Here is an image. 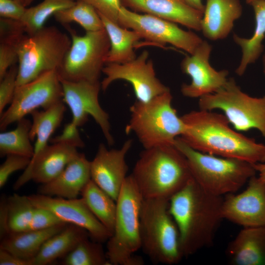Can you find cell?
Listing matches in <instances>:
<instances>
[{
    "instance_id": "obj_43",
    "label": "cell",
    "mask_w": 265,
    "mask_h": 265,
    "mask_svg": "<svg viewBox=\"0 0 265 265\" xmlns=\"http://www.w3.org/2000/svg\"><path fill=\"white\" fill-rule=\"evenodd\" d=\"M0 265H33L32 260L22 259L0 248Z\"/></svg>"
},
{
    "instance_id": "obj_40",
    "label": "cell",
    "mask_w": 265,
    "mask_h": 265,
    "mask_svg": "<svg viewBox=\"0 0 265 265\" xmlns=\"http://www.w3.org/2000/svg\"><path fill=\"white\" fill-rule=\"evenodd\" d=\"M100 14L118 24L119 12L122 4L121 0H83Z\"/></svg>"
},
{
    "instance_id": "obj_37",
    "label": "cell",
    "mask_w": 265,
    "mask_h": 265,
    "mask_svg": "<svg viewBox=\"0 0 265 265\" xmlns=\"http://www.w3.org/2000/svg\"><path fill=\"white\" fill-rule=\"evenodd\" d=\"M63 223L50 210L34 206L28 230L46 229Z\"/></svg>"
},
{
    "instance_id": "obj_36",
    "label": "cell",
    "mask_w": 265,
    "mask_h": 265,
    "mask_svg": "<svg viewBox=\"0 0 265 265\" xmlns=\"http://www.w3.org/2000/svg\"><path fill=\"white\" fill-rule=\"evenodd\" d=\"M31 158L18 155H8L0 166V188H2L9 177L14 172L25 169L29 165Z\"/></svg>"
},
{
    "instance_id": "obj_22",
    "label": "cell",
    "mask_w": 265,
    "mask_h": 265,
    "mask_svg": "<svg viewBox=\"0 0 265 265\" xmlns=\"http://www.w3.org/2000/svg\"><path fill=\"white\" fill-rule=\"evenodd\" d=\"M242 13L239 0H207L201 22L203 35L211 40L226 38Z\"/></svg>"
},
{
    "instance_id": "obj_33",
    "label": "cell",
    "mask_w": 265,
    "mask_h": 265,
    "mask_svg": "<svg viewBox=\"0 0 265 265\" xmlns=\"http://www.w3.org/2000/svg\"><path fill=\"white\" fill-rule=\"evenodd\" d=\"M6 205L9 234L28 230L34 206L28 196L14 193L6 198Z\"/></svg>"
},
{
    "instance_id": "obj_48",
    "label": "cell",
    "mask_w": 265,
    "mask_h": 265,
    "mask_svg": "<svg viewBox=\"0 0 265 265\" xmlns=\"http://www.w3.org/2000/svg\"><path fill=\"white\" fill-rule=\"evenodd\" d=\"M263 71L265 77V51L264 52L262 57Z\"/></svg>"
},
{
    "instance_id": "obj_17",
    "label": "cell",
    "mask_w": 265,
    "mask_h": 265,
    "mask_svg": "<svg viewBox=\"0 0 265 265\" xmlns=\"http://www.w3.org/2000/svg\"><path fill=\"white\" fill-rule=\"evenodd\" d=\"M223 198L222 215L243 227L265 225V184L256 175L239 194L231 193Z\"/></svg>"
},
{
    "instance_id": "obj_9",
    "label": "cell",
    "mask_w": 265,
    "mask_h": 265,
    "mask_svg": "<svg viewBox=\"0 0 265 265\" xmlns=\"http://www.w3.org/2000/svg\"><path fill=\"white\" fill-rule=\"evenodd\" d=\"M71 44L57 70L60 79L70 81H99L110 44L105 29L78 35L68 25Z\"/></svg>"
},
{
    "instance_id": "obj_42",
    "label": "cell",
    "mask_w": 265,
    "mask_h": 265,
    "mask_svg": "<svg viewBox=\"0 0 265 265\" xmlns=\"http://www.w3.org/2000/svg\"><path fill=\"white\" fill-rule=\"evenodd\" d=\"M26 7L13 0H0V16L21 21Z\"/></svg>"
},
{
    "instance_id": "obj_34",
    "label": "cell",
    "mask_w": 265,
    "mask_h": 265,
    "mask_svg": "<svg viewBox=\"0 0 265 265\" xmlns=\"http://www.w3.org/2000/svg\"><path fill=\"white\" fill-rule=\"evenodd\" d=\"M87 238L80 241L64 257V265H111L102 243Z\"/></svg>"
},
{
    "instance_id": "obj_19",
    "label": "cell",
    "mask_w": 265,
    "mask_h": 265,
    "mask_svg": "<svg viewBox=\"0 0 265 265\" xmlns=\"http://www.w3.org/2000/svg\"><path fill=\"white\" fill-rule=\"evenodd\" d=\"M77 148L63 143H52L34 155L13 185L18 190L30 181L47 183L58 176L78 154Z\"/></svg>"
},
{
    "instance_id": "obj_14",
    "label": "cell",
    "mask_w": 265,
    "mask_h": 265,
    "mask_svg": "<svg viewBox=\"0 0 265 265\" xmlns=\"http://www.w3.org/2000/svg\"><path fill=\"white\" fill-rule=\"evenodd\" d=\"M63 93V101L69 107L72 121L78 127L84 125L91 116L99 126L107 144L114 143L110 132L108 113L101 106L99 93L101 88L100 81H70L60 79Z\"/></svg>"
},
{
    "instance_id": "obj_26",
    "label": "cell",
    "mask_w": 265,
    "mask_h": 265,
    "mask_svg": "<svg viewBox=\"0 0 265 265\" xmlns=\"http://www.w3.org/2000/svg\"><path fill=\"white\" fill-rule=\"evenodd\" d=\"M255 14L256 26L250 38L234 34V42L241 48L242 55L236 73L242 76L248 66L255 63L264 51L263 41L265 38V0H255L250 3Z\"/></svg>"
},
{
    "instance_id": "obj_29",
    "label": "cell",
    "mask_w": 265,
    "mask_h": 265,
    "mask_svg": "<svg viewBox=\"0 0 265 265\" xmlns=\"http://www.w3.org/2000/svg\"><path fill=\"white\" fill-rule=\"evenodd\" d=\"M80 195L88 208L112 235L116 213V202L91 179Z\"/></svg>"
},
{
    "instance_id": "obj_28",
    "label": "cell",
    "mask_w": 265,
    "mask_h": 265,
    "mask_svg": "<svg viewBox=\"0 0 265 265\" xmlns=\"http://www.w3.org/2000/svg\"><path fill=\"white\" fill-rule=\"evenodd\" d=\"M65 110L62 101L46 109L41 111L37 109L30 113L32 122L30 138L31 141L36 138L34 145L33 156L48 145V142L52 135L63 120Z\"/></svg>"
},
{
    "instance_id": "obj_24",
    "label": "cell",
    "mask_w": 265,
    "mask_h": 265,
    "mask_svg": "<svg viewBox=\"0 0 265 265\" xmlns=\"http://www.w3.org/2000/svg\"><path fill=\"white\" fill-rule=\"evenodd\" d=\"M67 224L63 223L46 229L10 233L1 239L0 248L22 259L32 260L45 242Z\"/></svg>"
},
{
    "instance_id": "obj_3",
    "label": "cell",
    "mask_w": 265,
    "mask_h": 265,
    "mask_svg": "<svg viewBox=\"0 0 265 265\" xmlns=\"http://www.w3.org/2000/svg\"><path fill=\"white\" fill-rule=\"evenodd\" d=\"M131 175L143 199L169 200L193 178L186 157L174 145L145 149Z\"/></svg>"
},
{
    "instance_id": "obj_4",
    "label": "cell",
    "mask_w": 265,
    "mask_h": 265,
    "mask_svg": "<svg viewBox=\"0 0 265 265\" xmlns=\"http://www.w3.org/2000/svg\"><path fill=\"white\" fill-rule=\"evenodd\" d=\"M174 145L186 157L193 179L214 195L223 197L235 193L257 173L252 163L199 152L189 146L180 136L176 138Z\"/></svg>"
},
{
    "instance_id": "obj_39",
    "label": "cell",
    "mask_w": 265,
    "mask_h": 265,
    "mask_svg": "<svg viewBox=\"0 0 265 265\" xmlns=\"http://www.w3.org/2000/svg\"><path fill=\"white\" fill-rule=\"evenodd\" d=\"M19 44L8 42H0V80L11 66L18 64Z\"/></svg>"
},
{
    "instance_id": "obj_8",
    "label": "cell",
    "mask_w": 265,
    "mask_h": 265,
    "mask_svg": "<svg viewBox=\"0 0 265 265\" xmlns=\"http://www.w3.org/2000/svg\"><path fill=\"white\" fill-rule=\"evenodd\" d=\"M71 44V37L53 26H44L32 35L26 34L18 47L17 86L57 71Z\"/></svg>"
},
{
    "instance_id": "obj_31",
    "label": "cell",
    "mask_w": 265,
    "mask_h": 265,
    "mask_svg": "<svg viewBox=\"0 0 265 265\" xmlns=\"http://www.w3.org/2000/svg\"><path fill=\"white\" fill-rule=\"evenodd\" d=\"M53 16L55 20L63 25L72 22L77 23L86 32L105 29L97 11L83 0H77L74 5L56 12Z\"/></svg>"
},
{
    "instance_id": "obj_25",
    "label": "cell",
    "mask_w": 265,
    "mask_h": 265,
    "mask_svg": "<svg viewBox=\"0 0 265 265\" xmlns=\"http://www.w3.org/2000/svg\"><path fill=\"white\" fill-rule=\"evenodd\" d=\"M90 237L88 232L77 225L68 224L60 232L49 238L32 259L33 265H46L64 257L80 241Z\"/></svg>"
},
{
    "instance_id": "obj_6",
    "label": "cell",
    "mask_w": 265,
    "mask_h": 265,
    "mask_svg": "<svg viewBox=\"0 0 265 265\" xmlns=\"http://www.w3.org/2000/svg\"><path fill=\"white\" fill-rule=\"evenodd\" d=\"M172 98L169 91L147 102L135 101L130 108L126 133H134L144 149L174 145L184 132L185 124L172 106Z\"/></svg>"
},
{
    "instance_id": "obj_47",
    "label": "cell",
    "mask_w": 265,
    "mask_h": 265,
    "mask_svg": "<svg viewBox=\"0 0 265 265\" xmlns=\"http://www.w3.org/2000/svg\"><path fill=\"white\" fill-rule=\"evenodd\" d=\"M23 6H25V7H26L27 6H29L33 1L34 0H13Z\"/></svg>"
},
{
    "instance_id": "obj_1",
    "label": "cell",
    "mask_w": 265,
    "mask_h": 265,
    "mask_svg": "<svg viewBox=\"0 0 265 265\" xmlns=\"http://www.w3.org/2000/svg\"><path fill=\"white\" fill-rule=\"evenodd\" d=\"M181 118L185 131L180 137L192 148L252 164L265 162V145L232 129L224 114L199 109Z\"/></svg>"
},
{
    "instance_id": "obj_46",
    "label": "cell",
    "mask_w": 265,
    "mask_h": 265,
    "mask_svg": "<svg viewBox=\"0 0 265 265\" xmlns=\"http://www.w3.org/2000/svg\"><path fill=\"white\" fill-rule=\"evenodd\" d=\"M192 7L204 13L205 6L203 5L201 0H184Z\"/></svg>"
},
{
    "instance_id": "obj_18",
    "label": "cell",
    "mask_w": 265,
    "mask_h": 265,
    "mask_svg": "<svg viewBox=\"0 0 265 265\" xmlns=\"http://www.w3.org/2000/svg\"><path fill=\"white\" fill-rule=\"evenodd\" d=\"M132 145V140L128 139L121 148L108 150L101 143L90 161L91 179L115 201L127 177L126 156Z\"/></svg>"
},
{
    "instance_id": "obj_41",
    "label": "cell",
    "mask_w": 265,
    "mask_h": 265,
    "mask_svg": "<svg viewBox=\"0 0 265 265\" xmlns=\"http://www.w3.org/2000/svg\"><path fill=\"white\" fill-rule=\"evenodd\" d=\"M78 127L71 122L66 124L61 133L51 138V143H63L78 148L84 146V143L79 133Z\"/></svg>"
},
{
    "instance_id": "obj_21",
    "label": "cell",
    "mask_w": 265,
    "mask_h": 265,
    "mask_svg": "<svg viewBox=\"0 0 265 265\" xmlns=\"http://www.w3.org/2000/svg\"><path fill=\"white\" fill-rule=\"evenodd\" d=\"M91 179L90 161L84 154L79 153L58 176L41 184L38 193L66 199L77 198Z\"/></svg>"
},
{
    "instance_id": "obj_15",
    "label": "cell",
    "mask_w": 265,
    "mask_h": 265,
    "mask_svg": "<svg viewBox=\"0 0 265 265\" xmlns=\"http://www.w3.org/2000/svg\"><path fill=\"white\" fill-rule=\"evenodd\" d=\"M212 50L211 45L203 40L193 54L182 60L181 70L191 79L190 83H184L181 86V91L184 96L199 98L217 91L226 83L229 71H216L210 64Z\"/></svg>"
},
{
    "instance_id": "obj_32",
    "label": "cell",
    "mask_w": 265,
    "mask_h": 265,
    "mask_svg": "<svg viewBox=\"0 0 265 265\" xmlns=\"http://www.w3.org/2000/svg\"><path fill=\"white\" fill-rule=\"evenodd\" d=\"M74 0H44L39 4L26 8L20 21L27 35H32L44 27L52 15L74 5Z\"/></svg>"
},
{
    "instance_id": "obj_27",
    "label": "cell",
    "mask_w": 265,
    "mask_h": 265,
    "mask_svg": "<svg viewBox=\"0 0 265 265\" xmlns=\"http://www.w3.org/2000/svg\"><path fill=\"white\" fill-rule=\"evenodd\" d=\"M98 13L101 18L110 44L106 58V64L125 63L134 59L136 56L134 48L141 38L140 35L134 30L124 28Z\"/></svg>"
},
{
    "instance_id": "obj_30",
    "label": "cell",
    "mask_w": 265,
    "mask_h": 265,
    "mask_svg": "<svg viewBox=\"0 0 265 265\" xmlns=\"http://www.w3.org/2000/svg\"><path fill=\"white\" fill-rule=\"evenodd\" d=\"M17 122L14 130L0 134V156L18 155L31 159L34 152L29 135L31 122L25 117Z\"/></svg>"
},
{
    "instance_id": "obj_12",
    "label": "cell",
    "mask_w": 265,
    "mask_h": 265,
    "mask_svg": "<svg viewBox=\"0 0 265 265\" xmlns=\"http://www.w3.org/2000/svg\"><path fill=\"white\" fill-rule=\"evenodd\" d=\"M118 23L124 28L134 30L141 38L152 43L170 44L190 54L194 53L203 41L194 32L184 30L173 22L150 14H139L123 5Z\"/></svg>"
},
{
    "instance_id": "obj_13",
    "label": "cell",
    "mask_w": 265,
    "mask_h": 265,
    "mask_svg": "<svg viewBox=\"0 0 265 265\" xmlns=\"http://www.w3.org/2000/svg\"><path fill=\"white\" fill-rule=\"evenodd\" d=\"M149 55L145 50L131 61L106 64L102 71L106 77L101 82V89L105 91L115 80H124L132 85L137 100L143 102L170 91L156 77Z\"/></svg>"
},
{
    "instance_id": "obj_2",
    "label": "cell",
    "mask_w": 265,
    "mask_h": 265,
    "mask_svg": "<svg viewBox=\"0 0 265 265\" xmlns=\"http://www.w3.org/2000/svg\"><path fill=\"white\" fill-rule=\"evenodd\" d=\"M222 196L211 194L192 178L170 199L169 211L180 234L184 257L211 246L223 219Z\"/></svg>"
},
{
    "instance_id": "obj_49",
    "label": "cell",
    "mask_w": 265,
    "mask_h": 265,
    "mask_svg": "<svg viewBox=\"0 0 265 265\" xmlns=\"http://www.w3.org/2000/svg\"><path fill=\"white\" fill-rule=\"evenodd\" d=\"M254 0H246V1L247 3L250 4V3Z\"/></svg>"
},
{
    "instance_id": "obj_7",
    "label": "cell",
    "mask_w": 265,
    "mask_h": 265,
    "mask_svg": "<svg viewBox=\"0 0 265 265\" xmlns=\"http://www.w3.org/2000/svg\"><path fill=\"white\" fill-rule=\"evenodd\" d=\"M169 200L143 199L140 214L141 248L154 262L178 263L184 257L177 225L169 211Z\"/></svg>"
},
{
    "instance_id": "obj_16",
    "label": "cell",
    "mask_w": 265,
    "mask_h": 265,
    "mask_svg": "<svg viewBox=\"0 0 265 265\" xmlns=\"http://www.w3.org/2000/svg\"><path fill=\"white\" fill-rule=\"evenodd\" d=\"M28 197L34 206L49 210L62 221L84 229L94 241L102 243L107 241L111 236L81 197L66 199L39 193Z\"/></svg>"
},
{
    "instance_id": "obj_45",
    "label": "cell",
    "mask_w": 265,
    "mask_h": 265,
    "mask_svg": "<svg viewBox=\"0 0 265 265\" xmlns=\"http://www.w3.org/2000/svg\"><path fill=\"white\" fill-rule=\"evenodd\" d=\"M252 164L257 172L259 173V177L265 184V162Z\"/></svg>"
},
{
    "instance_id": "obj_10",
    "label": "cell",
    "mask_w": 265,
    "mask_h": 265,
    "mask_svg": "<svg viewBox=\"0 0 265 265\" xmlns=\"http://www.w3.org/2000/svg\"><path fill=\"white\" fill-rule=\"evenodd\" d=\"M199 109L222 110L238 131L257 129L265 139V96L243 92L233 78L217 91L199 98Z\"/></svg>"
},
{
    "instance_id": "obj_38",
    "label": "cell",
    "mask_w": 265,
    "mask_h": 265,
    "mask_svg": "<svg viewBox=\"0 0 265 265\" xmlns=\"http://www.w3.org/2000/svg\"><path fill=\"white\" fill-rule=\"evenodd\" d=\"M26 34L20 21L0 17V42L19 44Z\"/></svg>"
},
{
    "instance_id": "obj_23",
    "label": "cell",
    "mask_w": 265,
    "mask_h": 265,
    "mask_svg": "<svg viewBox=\"0 0 265 265\" xmlns=\"http://www.w3.org/2000/svg\"><path fill=\"white\" fill-rule=\"evenodd\" d=\"M226 252L232 265H265V225L243 227Z\"/></svg>"
},
{
    "instance_id": "obj_5",
    "label": "cell",
    "mask_w": 265,
    "mask_h": 265,
    "mask_svg": "<svg viewBox=\"0 0 265 265\" xmlns=\"http://www.w3.org/2000/svg\"><path fill=\"white\" fill-rule=\"evenodd\" d=\"M143 198L130 175L126 178L116 202L113 233L107 241L106 256L111 265H142L134 255L141 248L140 214Z\"/></svg>"
},
{
    "instance_id": "obj_20",
    "label": "cell",
    "mask_w": 265,
    "mask_h": 265,
    "mask_svg": "<svg viewBox=\"0 0 265 265\" xmlns=\"http://www.w3.org/2000/svg\"><path fill=\"white\" fill-rule=\"evenodd\" d=\"M123 6L134 12L152 15L190 29L201 30L203 13L184 0H121Z\"/></svg>"
},
{
    "instance_id": "obj_35",
    "label": "cell",
    "mask_w": 265,
    "mask_h": 265,
    "mask_svg": "<svg viewBox=\"0 0 265 265\" xmlns=\"http://www.w3.org/2000/svg\"><path fill=\"white\" fill-rule=\"evenodd\" d=\"M18 73V64L11 66L3 77L0 80V115L5 106L13 100Z\"/></svg>"
},
{
    "instance_id": "obj_44",
    "label": "cell",
    "mask_w": 265,
    "mask_h": 265,
    "mask_svg": "<svg viewBox=\"0 0 265 265\" xmlns=\"http://www.w3.org/2000/svg\"><path fill=\"white\" fill-rule=\"evenodd\" d=\"M9 234L7 226L6 198L1 197L0 203V237L1 239Z\"/></svg>"
},
{
    "instance_id": "obj_11",
    "label": "cell",
    "mask_w": 265,
    "mask_h": 265,
    "mask_svg": "<svg viewBox=\"0 0 265 265\" xmlns=\"http://www.w3.org/2000/svg\"><path fill=\"white\" fill-rule=\"evenodd\" d=\"M63 97L62 86L56 70L17 86L10 106L0 115V130L4 131L9 125L38 108L46 109L62 101Z\"/></svg>"
}]
</instances>
